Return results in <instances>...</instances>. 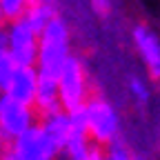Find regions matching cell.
Here are the masks:
<instances>
[{"instance_id":"cell-1","label":"cell","mask_w":160,"mask_h":160,"mask_svg":"<svg viewBox=\"0 0 160 160\" xmlns=\"http://www.w3.org/2000/svg\"><path fill=\"white\" fill-rule=\"evenodd\" d=\"M71 58V31L69 25L60 16L40 31V49H38V71L58 78L67 60Z\"/></svg>"},{"instance_id":"cell-2","label":"cell","mask_w":160,"mask_h":160,"mask_svg":"<svg viewBox=\"0 0 160 160\" xmlns=\"http://www.w3.org/2000/svg\"><path fill=\"white\" fill-rule=\"evenodd\" d=\"M85 127L98 147H109L120 140V116L105 96L93 91L80 109Z\"/></svg>"},{"instance_id":"cell-3","label":"cell","mask_w":160,"mask_h":160,"mask_svg":"<svg viewBox=\"0 0 160 160\" xmlns=\"http://www.w3.org/2000/svg\"><path fill=\"white\" fill-rule=\"evenodd\" d=\"M58 89H60V105H62V109L78 111L85 107V102L93 93V89H91L87 65L80 56L71 53V58L67 60V65L62 67V71L58 76Z\"/></svg>"},{"instance_id":"cell-4","label":"cell","mask_w":160,"mask_h":160,"mask_svg":"<svg viewBox=\"0 0 160 160\" xmlns=\"http://www.w3.org/2000/svg\"><path fill=\"white\" fill-rule=\"evenodd\" d=\"M38 111L9 93H0V145H9L38 122Z\"/></svg>"},{"instance_id":"cell-5","label":"cell","mask_w":160,"mask_h":160,"mask_svg":"<svg viewBox=\"0 0 160 160\" xmlns=\"http://www.w3.org/2000/svg\"><path fill=\"white\" fill-rule=\"evenodd\" d=\"M5 147L11 151L13 160H60V147L40 120Z\"/></svg>"},{"instance_id":"cell-6","label":"cell","mask_w":160,"mask_h":160,"mask_svg":"<svg viewBox=\"0 0 160 160\" xmlns=\"http://www.w3.org/2000/svg\"><path fill=\"white\" fill-rule=\"evenodd\" d=\"M7 36H9V51L16 58V62L36 67L38 49H40V31L31 27V22L25 16H20L16 20H9Z\"/></svg>"},{"instance_id":"cell-7","label":"cell","mask_w":160,"mask_h":160,"mask_svg":"<svg viewBox=\"0 0 160 160\" xmlns=\"http://www.w3.org/2000/svg\"><path fill=\"white\" fill-rule=\"evenodd\" d=\"M131 38H133V47L142 60L145 69L149 71L151 78H160V38L158 33L147 27V25H136L133 31H131Z\"/></svg>"},{"instance_id":"cell-8","label":"cell","mask_w":160,"mask_h":160,"mask_svg":"<svg viewBox=\"0 0 160 160\" xmlns=\"http://www.w3.org/2000/svg\"><path fill=\"white\" fill-rule=\"evenodd\" d=\"M38 78H40L38 67L20 65L18 71L13 73V78H11V82H9L5 93L22 100V102H27V105H33L36 102V93H38Z\"/></svg>"},{"instance_id":"cell-9","label":"cell","mask_w":160,"mask_h":160,"mask_svg":"<svg viewBox=\"0 0 160 160\" xmlns=\"http://www.w3.org/2000/svg\"><path fill=\"white\" fill-rule=\"evenodd\" d=\"M40 73V71H38ZM38 116H47L56 109H60V89H58V78L40 73L38 78V93H36V102H33Z\"/></svg>"},{"instance_id":"cell-10","label":"cell","mask_w":160,"mask_h":160,"mask_svg":"<svg viewBox=\"0 0 160 160\" xmlns=\"http://www.w3.org/2000/svg\"><path fill=\"white\" fill-rule=\"evenodd\" d=\"M40 122H42V127L47 129V133L58 142V147L62 149V145L67 142V138L71 136V131H73V118H71V111H67V109H56V111H51V113H47V116H40L38 118Z\"/></svg>"},{"instance_id":"cell-11","label":"cell","mask_w":160,"mask_h":160,"mask_svg":"<svg viewBox=\"0 0 160 160\" xmlns=\"http://www.w3.org/2000/svg\"><path fill=\"white\" fill-rule=\"evenodd\" d=\"M56 7L49 2V0H36V2H31L25 11V18L31 22V27L36 31H42L51 20L56 18Z\"/></svg>"},{"instance_id":"cell-12","label":"cell","mask_w":160,"mask_h":160,"mask_svg":"<svg viewBox=\"0 0 160 160\" xmlns=\"http://www.w3.org/2000/svg\"><path fill=\"white\" fill-rule=\"evenodd\" d=\"M18 62H16V58L11 56V51L7 49V51H0V91H7V87H9V82H11V78H13V73L18 71Z\"/></svg>"},{"instance_id":"cell-13","label":"cell","mask_w":160,"mask_h":160,"mask_svg":"<svg viewBox=\"0 0 160 160\" xmlns=\"http://www.w3.org/2000/svg\"><path fill=\"white\" fill-rule=\"evenodd\" d=\"M129 91H131V96H133V100L136 102H147L149 100V89H147V82L142 78H131L129 80Z\"/></svg>"},{"instance_id":"cell-14","label":"cell","mask_w":160,"mask_h":160,"mask_svg":"<svg viewBox=\"0 0 160 160\" xmlns=\"http://www.w3.org/2000/svg\"><path fill=\"white\" fill-rule=\"evenodd\" d=\"M105 160H136V158H133V156L129 153V149L118 140V142L105 147Z\"/></svg>"},{"instance_id":"cell-15","label":"cell","mask_w":160,"mask_h":160,"mask_svg":"<svg viewBox=\"0 0 160 160\" xmlns=\"http://www.w3.org/2000/svg\"><path fill=\"white\" fill-rule=\"evenodd\" d=\"M2 7L7 11V18L16 20L20 16H25L27 7H29V0H2Z\"/></svg>"},{"instance_id":"cell-16","label":"cell","mask_w":160,"mask_h":160,"mask_svg":"<svg viewBox=\"0 0 160 160\" xmlns=\"http://www.w3.org/2000/svg\"><path fill=\"white\" fill-rule=\"evenodd\" d=\"M91 9L98 16H107L111 11V0H91Z\"/></svg>"},{"instance_id":"cell-17","label":"cell","mask_w":160,"mask_h":160,"mask_svg":"<svg viewBox=\"0 0 160 160\" xmlns=\"http://www.w3.org/2000/svg\"><path fill=\"white\" fill-rule=\"evenodd\" d=\"M7 25H9V18H7L5 7H2V0H0V31H2V29H7Z\"/></svg>"},{"instance_id":"cell-18","label":"cell","mask_w":160,"mask_h":160,"mask_svg":"<svg viewBox=\"0 0 160 160\" xmlns=\"http://www.w3.org/2000/svg\"><path fill=\"white\" fill-rule=\"evenodd\" d=\"M87 160H105V147H96V151Z\"/></svg>"},{"instance_id":"cell-19","label":"cell","mask_w":160,"mask_h":160,"mask_svg":"<svg viewBox=\"0 0 160 160\" xmlns=\"http://www.w3.org/2000/svg\"><path fill=\"white\" fill-rule=\"evenodd\" d=\"M31 2H36V0H29V5H31Z\"/></svg>"},{"instance_id":"cell-20","label":"cell","mask_w":160,"mask_h":160,"mask_svg":"<svg viewBox=\"0 0 160 160\" xmlns=\"http://www.w3.org/2000/svg\"><path fill=\"white\" fill-rule=\"evenodd\" d=\"M0 93H2V91H0Z\"/></svg>"}]
</instances>
